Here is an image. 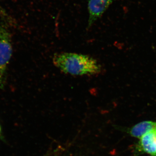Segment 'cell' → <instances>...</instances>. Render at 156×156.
Listing matches in <instances>:
<instances>
[{
  "label": "cell",
  "instance_id": "obj_1",
  "mask_svg": "<svg viewBox=\"0 0 156 156\" xmlns=\"http://www.w3.org/2000/svg\"><path fill=\"white\" fill-rule=\"evenodd\" d=\"M53 64L64 73L72 76L93 75L100 73L101 66L95 58L80 53H56Z\"/></svg>",
  "mask_w": 156,
  "mask_h": 156
},
{
  "label": "cell",
  "instance_id": "obj_2",
  "mask_svg": "<svg viewBox=\"0 0 156 156\" xmlns=\"http://www.w3.org/2000/svg\"><path fill=\"white\" fill-rule=\"evenodd\" d=\"M8 23H0V89L6 84L7 70L12 54V35Z\"/></svg>",
  "mask_w": 156,
  "mask_h": 156
},
{
  "label": "cell",
  "instance_id": "obj_3",
  "mask_svg": "<svg viewBox=\"0 0 156 156\" xmlns=\"http://www.w3.org/2000/svg\"><path fill=\"white\" fill-rule=\"evenodd\" d=\"M115 1L116 0H88V28L91 27Z\"/></svg>",
  "mask_w": 156,
  "mask_h": 156
},
{
  "label": "cell",
  "instance_id": "obj_4",
  "mask_svg": "<svg viewBox=\"0 0 156 156\" xmlns=\"http://www.w3.org/2000/svg\"><path fill=\"white\" fill-rule=\"evenodd\" d=\"M140 146L144 151L151 155L156 156V130L144 134L141 137Z\"/></svg>",
  "mask_w": 156,
  "mask_h": 156
},
{
  "label": "cell",
  "instance_id": "obj_5",
  "mask_svg": "<svg viewBox=\"0 0 156 156\" xmlns=\"http://www.w3.org/2000/svg\"><path fill=\"white\" fill-rule=\"evenodd\" d=\"M156 123L151 121H145L136 124L130 131L131 136L134 137H141L144 134L155 130Z\"/></svg>",
  "mask_w": 156,
  "mask_h": 156
},
{
  "label": "cell",
  "instance_id": "obj_6",
  "mask_svg": "<svg viewBox=\"0 0 156 156\" xmlns=\"http://www.w3.org/2000/svg\"><path fill=\"white\" fill-rule=\"evenodd\" d=\"M0 17L2 21L8 23L11 27L16 25V21L0 5Z\"/></svg>",
  "mask_w": 156,
  "mask_h": 156
},
{
  "label": "cell",
  "instance_id": "obj_7",
  "mask_svg": "<svg viewBox=\"0 0 156 156\" xmlns=\"http://www.w3.org/2000/svg\"><path fill=\"white\" fill-rule=\"evenodd\" d=\"M1 126H0V135H1Z\"/></svg>",
  "mask_w": 156,
  "mask_h": 156
},
{
  "label": "cell",
  "instance_id": "obj_8",
  "mask_svg": "<svg viewBox=\"0 0 156 156\" xmlns=\"http://www.w3.org/2000/svg\"><path fill=\"white\" fill-rule=\"evenodd\" d=\"M155 130H156V128Z\"/></svg>",
  "mask_w": 156,
  "mask_h": 156
}]
</instances>
